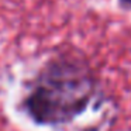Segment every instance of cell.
Wrapping results in <instances>:
<instances>
[{"mask_svg":"<svg viewBox=\"0 0 131 131\" xmlns=\"http://www.w3.org/2000/svg\"><path fill=\"white\" fill-rule=\"evenodd\" d=\"M100 96V80L82 54L59 51L45 59L30 78L21 108L38 125L61 128L72 124Z\"/></svg>","mask_w":131,"mask_h":131,"instance_id":"cell-1","label":"cell"},{"mask_svg":"<svg viewBox=\"0 0 131 131\" xmlns=\"http://www.w3.org/2000/svg\"><path fill=\"white\" fill-rule=\"evenodd\" d=\"M120 3L123 4V6L128 7V9H131V0H120Z\"/></svg>","mask_w":131,"mask_h":131,"instance_id":"cell-2","label":"cell"}]
</instances>
